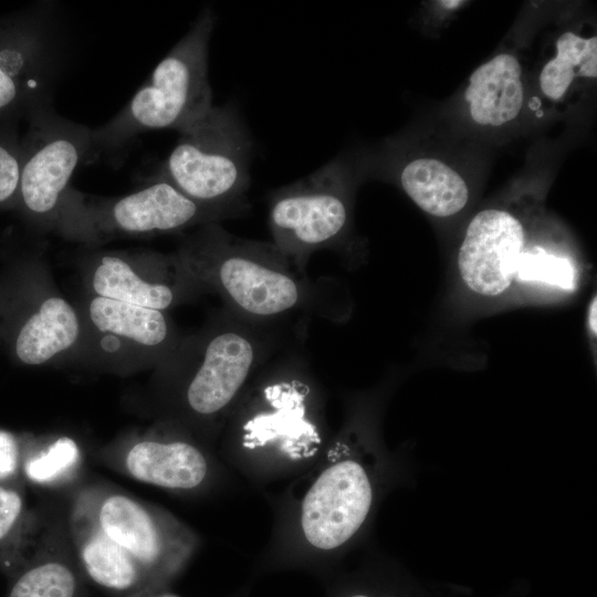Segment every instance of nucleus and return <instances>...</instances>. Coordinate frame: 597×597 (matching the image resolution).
Instances as JSON below:
<instances>
[{"label": "nucleus", "mask_w": 597, "mask_h": 597, "mask_svg": "<svg viewBox=\"0 0 597 597\" xmlns=\"http://www.w3.org/2000/svg\"><path fill=\"white\" fill-rule=\"evenodd\" d=\"M373 500L371 484L356 461L327 468L302 503L301 525L307 542L333 549L348 541L366 520Z\"/></svg>", "instance_id": "nucleus-11"}, {"label": "nucleus", "mask_w": 597, "mask_h": 597, "mask_svg": "<svg viewBox=\"0 0 597 597\" xmlns=\"http://www.w3.org/2000/svg\"><path fill=\"white\" fill-rule=\"evenodd\" d=\"M272 243L306 275L311 255L337 248L350 220L349 179L335 159L311 175L270 193Z\"/></svg>", "instance_id": "nucleus-4"}, {"label": "nucleus", "mask_w": 597, "mask_h": 597, "mask_svg": "<svg viewBox=\"0 0 597 597\" xmlns=\"http://www.w3.org/2000/svg\"><path fill=\"white\" fill-rule=\"evenodd\" d=\"M304 359L297 350H279L280 376L262 388L268 408L243 425L245 447L277 442L292 457H300L301 451L320 441L317 428L308 418L310 386L296 375Z\"/></svg>", "instance_id": "nucleus-12"}, {"label": "nucleus", "mask_w": 597, "mask_h": 597, "mask_svg": "<svg viewBox=\"0 0 597 597\" xmlns=\"http://www.w3.org/2000/svg\"><path fill=\"white\" fill-rule=\"evenodd\" d=\"M129 478L171 490H190L205 480L207 461L199 449L185 441L137 440L115 459Z\"/></svg>", "instance_id": "nucleus-14"}, {"label": "nucleus", "mask_w": 597, "mask_h": 597, "mask_svg": "<svg viewBox=\"0 0 597 597\" xmlns=\"http://www.w3.org/2000/svg\"><path fill=\"white\" fill-rule=\"evenodd\" d=\"M62 205L65 222L85 234L154 235L234 217L192 200L159 175L139 190L101 206L85 207L67 197Z\"/></svg>", "instance_id": "nucleus-8"}, {"label": "nucleus", "mask_w": 597, "mask_h": 597, "mask_svg": "<svg viewBox=\"0 0 597 597\" xmlns=\"http://www.w3.org/2000/svg\"><path fill=\"white\" fill-rule=\"evenodd\" d=\"M596 308H597V305H596V297L593 298L591 301V304L589 306V314H588V324H589V328H590V332L596 335Z\"/></svg>", "instance_id": "nucleus-27"}, {"label": "nucleus", "mask_w": 597, "mask_h": 597, "mask_svg": "<svg viewBox=\"0 0 597 597\" xmlns=\"http://www.w3.org/2000/svg\"><path fill=\"white\" fill-rule=\"evenodd\" d=\"M534 243L524 223L505 209L489 208L469 222L457 258L465 287L486 298H498L515 289L519 266Z\"/></svg>", "instance_id": "nucleus-10"}, {"label": "nucleus", "mask_w": 597, "mask_h": 597, "mask_svg": "<svg viewBox=\"0 0 597 597\" xmlns=\"http://www.w3.org/2000/svg\"><path fill=\"white\" fill-rule=\"evenodd\" d=\"M179 134L157 175L201 205L244 214L252 144L234 106H212Z\"/></svg>", "instance_id": "nucleus-3"}, {"label": "nucleus", "mask_w": 597, "mask_h": 597, "mask_svg": "<svg viewBox=\"0 0 597 597\" xmlns=\"http://www.w3.org/2000/svg\"><path fill=\"white\" fill-rule=\"evenodd\" d=\"M352 597H367L365 595H355V596H352Z\"/></svg>", "instance_id": "nucleus-29"}, {"label": "nucleus", "mask_w": 597, "mask_h": 597, "mask_svg": "<svg viewBox=\"0 0 597 597\" xmlns=\"http://www.w3.org/2000/svg\"><path fill=\"white\" fill-rule=\"evenodd\" d=\"M189 276L211 287L227 311L279 325L317 307L316 289L272 243L239 238L217 222L203 224L179 252Z\"/></svg>", "instance_id": "nucleus-1"}, {"label": "nucleus", "mask_w": 597, "mask_h": 597, "mask_svg": "<svg viewBox=\"0 0 597 597\" xmlns=\"http://www.w3.org/2000/svg\"><path fill=\"white\" fill-rule=\"evenodd\" d=\"M522 70L511 54H499L470 76L464 97L472 119L483 126H501L513 121L523 105Z\"/></svg>", "instance_id": "nucleus-15"}, {"label": "nucleus", "mask_w": 597, "mask_h": 597, "mask_svg": "<svg viewBox=\"0 0 597 597\" xmlns=\"http://www.w3.org/2000/svg\"><path fill=\"white\" fill-rule=\"evenodd\" d=\"M80 461L76 442L69 437H61L24 459L23 471L30 481L49 486L72 476Z\"/></svg>", "instance_id": "nucleus-23"}, {"label": "nucleus", "mask_w": 597, "mask_h": 597, "mask_svg": "<svg viewBox=\"0 0 597 597\" xmlns=\"http://www.w3.org/2000/svg\"><path fill=\"white\" fill-rule=\"evenodd\" d=\"M21 465V457L15 438L0 430V480L13 476Z\"/></svg>", "instance_id": "nucleus-25"}, {"label": "nucleus", "mask_w": 597, "mask_h": 597, "mask_svg": "<svg viewBox=\"0 0 597 597\" xmlns=\"http://www.w3.org/2000/svg\"><path fill=\"white\" fill-rule=\"evenodd\" d=\"M74 500L94 523L129 553L154 582L184 549L175 527L149 504L101 485L83 488Z\"/></svg>", "instance_id": "nucleus-9"}, {"label": "nucleus", "mask_w": 597, "mask_h": 597, "mask_svg": "<svg viewBox=\"0 0 597 597\" xmlns=\"http://www.w3.org/2000/svg\"><path fill=\"white\" fill-rule=\"evenodd\" d=\"M441 3L446 8H454L460 6L461 1H442Z\"/></svg>", "instance_id": "nucleus-28"}, {"label": "nucleus", "mask_w": 597, "mask_h": 597, "mask_svg": "<svg viewBox=\"0 0 597 597\" xmlns=\"http://www.w3.org/2000/svg\"><path fill=\"white\" fill-rule=\"evenodd\" d=\"M88 310L93 324L101 332L123 336L146 347L165 345L170 335L164 311L102 296L94 297Z\"/></svg>", "instance_id": "nucleus-19"}, {"label": "nucleus", "mask_w": 597, "mask_h": 597, "mask_svg": "<svg viewBox=\"0 0 597 597\" xmlns=\"http://www.w3.org/2000/svg\"><path fill=\"white\" fill-rule=\"evenodd\" d=\"M33 532L34 521L21 493L0 484V564L11 566L24 561Z\"/></svg>", "instance_id": "nucleus-22"}, {"label": "nucleus", "mask_w": 597, "mask_h": 597, "mask_svg": "<svg viewBox=\"0 0 597 597\" xmlns=\"http://www.w3.org/2000/svg\"><path fill=\"white\" fill-rule=\"evenodd\" d=\"M74 308L62 297H49L21 328L15 353L27 365H41L70 348L78 336Z\"/></svg>", "instance_id": "nucleus-17"}, {"label": "nucleus", "mask_w": 597, "mask_h": 597, "mask_svg": "<svg viewBox=\"0 0 597 597\" xmlns=\"http://www.w3.org/2000/svg\"><path fill=\"white\" fill-rule=\"evenodd\" d=\"M214 24L206 8L118 114L92 129V151L117 150L149 130L181 132L213 106L208 46Z\"/></svg>", "instance_id": "nucleus-2"}, {"label": "nucleus", "mask_w": 597, "mask_h": 597, "mask_svg": "<svg viewBox=\"0 0 597 597\" xmlns=\"http://www.w3.org/2000/svg\"><path fill=\"white\" fill-rule=\"evenodd\" d=\"M80 588L72 563L59 554H45L23 568L8 597H78Z\"/></svg>", "instance_id": "nucleus-21"}, {"label": "nucleus", "mask_w": 597, "mask_h": 597, "mask_svg": "<svg viewBox=\"0 0 597 597\" xmlns=\"http://www.w3.org/2000/svg\"><path fill=\"white\" fill-rule=\"evenodd\" d=\"M281 344L279 325L250 322L226 311L197 347L185 391L189 409L203 417L222 411Z\"/></svg>", "instance_id": "nucleus-5"}, {"label": "nucleus", "mask_w": 597, "mask_h": 597, "mask_svg": "<svg viewBox=\"0 0 597 597\" xmlns=\"http://www.w3.org/2000/svg\"><path fill=\"white\" fill-rule=\"evenodd\" d=\"M557 54L540 74V86L545 96L559 100L576 77L597 76V38L563 33L556 42Z\"/></svg>", "instance_id": "nucleus-20"}, {"label": "nucleus", "mask_w": 597, "mask_h": 597, "mask_svg": "<svg viewBox=\"0 0 597 597\" xmlns=\"http://www.w3.org/2000/svg\"><path fill=\"white\" fill-rule=\"evenodd\" d=\"M97 296L165 311L177 301V287L166 280L148 281L117 255H104L93 274Z\"/></svg>", "instance_id": "nucleus-18"}, {"label": "nucleus", "mask_w": 597, "mask_h": 597, "mask_svg": "<svg viewBox=\"0 0 597 597\" xmlns=\"http://www.w3.org/2000/svg\"><path fill=\"white\" fill-rule=\"evenodd\" d=\"M22 165V137L15 119L0 123V205L18 197Z\"/></svg>", "instance_id": "nucleus-24"}, {"label": "nucleus", "mask_w": 597, "mask_h": 597, "mask_svg": "<svg viewBox=\"0 0 597 597\" xmlns=\"http://www.w3.org/2000/svg\"><path fill=\"white\" fill-rule=\"evenodd\" d=\"M153 588L154 587L138 590L136 593L127 595L126 597H177L175 595L167 594V593L155 594Z\"/></svg>", "instance_id": "nucleus-26"}, {"label": "nucleus", "mask_w": 597, "mask_h": 597, "mask_svg": "<svg viewBox=\"0 0 597 597\" xmlns=\"http://www.w3.org/2000/svg\"><path fill=\"white\" fill-rule=\"evenodd\" d=\"M399 182L409 198L430 216L446 218L460 212L469 200L463 178L434 158H417L404 166Z\"/></svg>", "instance_id": "nucleus-16"}, {"label": "nucleus", "mask_w": 597, "mask_h": 597, "mask_svg": "<svg viewBox=\"0 0 597 597\" xmlns=\"http://www.w3.org/2000/svg\"><path fill=\"white\" fill-rule=\"evenodd\" d=\"M69 530L80 564L96 585L127 595L155 586L142 565L108 537L75 500L70 511Z\"/></svg>", "instance_id": "nucleus-13"}, {"label": "nucleus", "mask_w": 597, "mask_h": 597, "mask_svg": "<svg viewBox=\"0 0 597 597\" xmlns=\"http://www.w3.org/2000/svg\"><path fill=\"white\" fill-rule=\"evenodd\" d=\"M25 118L18 198L32 216L51 219L61 211L76 168L92 154V129L59 116L50 104Z\"/></svg>", "instance_id": "nucleus-7"}, {"label": "nucleus", "mask_w": 597, "mask_h": 597, "mask_svg": "<svg viewBox=\"0 0 597 597\" xmlns=\"http://www.w3.org/2000/svg\"><path fill=\"white\" fill-rule=\"evenodd\" d=\"M61 50L51 3L0 18V123L50 104Z\"/></svg>", "instance_id": "nucleus-6"}]
</instances>
